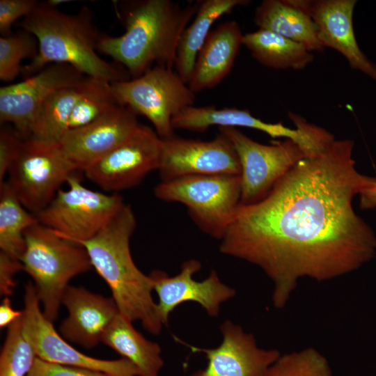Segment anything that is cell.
Masks as SVG:
<instances>
[{
  "label": "cell",
  "mask_w": 376,
  "mask_h": 376,
  "mask_svg": "<svg viewBox=\"0 0 376 376\" xmlns=\"http://www.w3.org/2000/svg\"><path fill=\"white\" fill-rule=\"evenodd\" d=\"M233 146L241 167L240 203L250 205L263 198L299 160L306 157L295 141L286 139L265 145L235 127H219Z\"/></svg>",
  "instance_id": "30bf717a"
},
{
  "label": "cell",
  "mask_w": 376,
  "mask_h": 376,
  "mask_svg": "<svg viewBox=\"0 0 376 376\" xmlns=\"http://www.w3.org/2000/svg\"><path fill=\"white\" fill-rule=\"evenodd\" d=\"M158 171L166 182L194 175H240L241 167L233 144L219 133L210 141L162 139Z\"/></svg>",
  "instance_id": "4fadbf2b"
},
{
  "label": "cell",
  "mask_w": 376,
  "mask_h": 376,
  "mask_svg": "<svg viewBox=\"0 0 376 376\" xmlns=\"http://www.w3.org/2000/svg\"><path fill=\"white\" fill-rule=\"evenodd\" d=\"M84 80L56 91L42 103L32 120L29 138L54 143L61 141L68 130L70 117L81 93Z\"/></svg>",
  "instance_id": "484cf974"
},
{
  "label": "cell",
  "mask_w": 376,
  "mask_h": 376,
  "mask_svg": "<svg viewBox=\"0 0 376 376\" xmlns=\"http://www.w3.org/2000/svg\"><path fill=\"white\" fill-rule=\"evenodd\" d=\"M76 171L60 143L29 138L23 140L7 181L24 207L35 214Z\"/></svg>",
  "instance_id": "ba28073f"
},
{
  "label": "cell",
  "mask_w": 376,
  "mask_h": 376,
  "mask_svg": "<svg viewBox=\"0 0 376 376\" xmlns=\"http://www.w3.org/2000/svg\"><path fill=\"white\" fill-rule=\"evenodd\" d=\"M243 37L235 20L224 22L210 31L197 56L188 84L194 93L215 87L228 76Z\"/></svg>",
  "instance_id": "44dd1931"
},
{
  "label": "cell",
  "mask_w": 376,
  "mask_h": 376,
  "mask_svg": "<svg viewBox=\"0 0 376 376\" xmlns=\"http://www.w3.org/2000/svg\"><path fill=\"white\" fill-rule=\"evenodd\" d=\"M356 0L308 1V10L324 47L340 53L350 66L376 81V65L361 50L354 34L353 13Z\"/></svg>",
  "instance_id": "d6986e66"
},
{
  "label": "cell",
  "mask_w": 376,
  "mask_h": 376,
  "mask_svg": "<svg viewBox=\"0 0 376 376\" xmlns=\"http://www.w3.org/2000/svg\"><path fill=\"white\" fill-rule=\"evenodd\" d=\"M38 42L37 56L23 66L22 74L30 77L52 63H65L84 75L111 83L129 79L127 72L97 54L102 33L87 6L77 13H63L47 2H38L34 10L18 23Z\"/></svg>",
  "instance_id": "277c9868"
},
{
  "label": "cell",
  "mask_w": 376,
  "mask_h": 376,
  "mask_svg": "<svg viewBox=\"0 0 376 376\" xmlns=\"http://www.w3.org/2000/svg\"><path fill=\"white\" fill-rule=\"evenodd\" d=\"M268 376H332V371L320 352L308 347L281 355L270 366Z\"/></svg>",
  "instance_id": "4dcf8cb0"
},
{
  "label": "cell",
  "mask_w": 376,
  "mask_h": 376,
  "mask_svg": "<svg viewBox=\"0 0 376 376\" xmlns=\"http://www.w3.org/2000/svg\"><path fill=\"white\" fill-rule=\"evenodd\" d=\"M23 270L33 279L45 317L57 318L63 293L75 276L91 269L85 248L38 223L24 233Z\"/></svg>",
  "instance_id": "5b68a950"
},
{
  "label": "cell",
  "mask_w": 376,
  "mask_h": 376,
  "mask_svg": "<svg viewBox=\"0 0 376 376\" xmlns=\"http://www.w3.org/2000/svg\"><path fill=\"white\" fill-rule=\"evenodd\" d=\"M22 331L36 357L51 363L83 368L109 376H139L129 360H104L83 354L58 334L44 315L35 286L29 282L24 288Z\"/></svg>",
  "instance_id": "8fae6325"
},
{
  "label": "cell",
  "mask_w": 376,
  "mask_h": 376,
  "mask_svg": "<svg viewBox=\"0 0 376 376\" xmlns=\"http://www.w3.org/2000/svg\"><path fill=\"white\" fill-rule=\"evenodd\" d=\"M23 270L20 260L0 251V293L4 297H9L13 293L16 283L15 275Z\"/></svg>",
  "instance_id": "e575fe53"
},
{
  "label": "cell",
  "mask_w": 376,
  "mask_h": 376,
  "mask_svg": "<svg viewBox=\"0 0 376 376\" xmlns=\"http://www.w3.org/2000/svg\"><path fill=\"white\" fill-rule=\"evenodd\" d=\"M221 343L215 348L196 347L179 340L194 352H203L208 360L204 370L191 376H268L270 366L279 358L277 350L258 347L254 336L226 320L220 327Z\"/></svg>",
  "instance_id": "e0dca14e"
},
{
  "label": "cell",
  "mask_w": 376,
  "mask_h": 376,
  "mask_svg": "<svg viewBox=\"0 0 376 376\" xmlns=\"http://www.w3.org/2000/svg\"><path fill=\"white\" fill-rule=\"evenodd\" d=\"M139 125L132 110L116 104L91 123L68 130L59 143L77 170L84 171L129 138Z\"/></svg>",
  "instance_id": "ac0fdd59"
},
{
  "label": "cell",
  "mask_w": 376,
  "mask_h": 376,
  "mask_svg": "<svg viewBox=\"0 0 376 376\" xmlns=\"http://www.w3.org/2000/svg\"><path fill=\"white\" fill-rule=\"evenodd\" d=\"M111 82L86 77L81 93L72 109L68 130L85 126L118 104Z\"/></svg>",
  "instance_id": "83f0119b"
},
{
  "label": "cell",
  "mask_w": 376,
  "mask_h": 376,
  "mask_svg": "<svg viewBox=\"0 0 376 376\" xmlns=\"http://www.w3.org/2000/svg\"><path fill=\"white\" fill-rule=\"evenodd\" d=\"M36 0H0V33L1 36L10 34L14 22L29 15L36 7Z\"/></svg>",
  "instance_id": "1f68e13d"
},
{
  "label": "cell",
  "mask_w": 376,
  "mask_h": 376,
  "mask_svg": "<svg viewBox=\"0 0 376 376\" xmlns=\"http://www.w3.org/2000/svg\"><path fill=\"white\" fill-rule=\"evenodd\" d=\"M111 86L117 103L148 118L162 139L175 135L173 118L194 106L196 98V93L175 71L159 66Z\"/></svg>",
  "instance_id": "52a82bcc"
},
{
  "label": "cell",
  "mask_w": 376,
  "mask_h": 376,
  "mask_svg": "<svg viewBox=\"0 0 376 376\" xmlns=\"http://www.w3.org/2000/svg\"><path fill=\"white\" fill-rule=\"evenodd\" d=\"M136 226L132 207L124 203L95 235L75 242L86 250L92 267L110 288L120 314L132 322L140 321L144 329L157 335L163 324L152 296V281L136 267L130 249Z\"/></svg>",
  "instance_id": "3957f363"
},
{
  "label": "cell",
  "mask_w": 376,
  "mask_h": 376,
  "mask_svg": "<svg viewBox=\"0 0 376 376\" xmlns=\"http://www.w3.org/2000/svg\"><path fill=\"white\" fill-rule=\"evenodd\" d=\"M253 20L259 29L297 42L311 52L325 49L310 15L308 0H264L256 8Z\"/></svg>",
  "instance_id": "7402d4cb"
},
{
  "label": "cell",
  "mask_w": 376,
  "mask_h": 376,
  "mask_svg": "<svg viewBox=\"0 0 376 376\" xmlns=\"http://www.w3.org/2000/svg\"><path fill=\"white\" fill-rule=\"evenodd\" d=\"M199 1L181 7L171 0H136L123 3L125 33H101L100 52L121 64L134 79L159 66L173 69L180 37L195 16Z\"/></svg>",
  "instance_id": "7a4b0ae2"
},
{
  "label": "cell",
  "mask_w": 376,
  "mask_h": 376,
  "mask_svg": "<svg viewBox=\"0 0 376 376\" xmlns=\"http://www.w3.org/2000/svg\"><path fill=\"white\" fill-rule=\"evenodd\" d=\"M38 42L29 31L21 29L0 37V79L11 81L22 73V63L33 59L38 52Z\"/></svg>",
  "instance_id": "f546056e"
},
{
  "label": "cell",
  "mask_w": 376,
  "mask_h": 376,
  "mask_svg": "<svg viewBox=\"0 0 376 376\" xmlns=\"http://www.w3.org/2000/svg\"><path fill=\"white\" fill-rule=\"evenodd\" d=\"M295 129L285 127L281 123H270L253 116L248 109L214 106H191L172 120L175 129L196 132H205L211 126L219 127H242L258 130L272 138L285 137L297 143L305 153L312 152L316 147L318 133L315 126L304 118L297 116L292 119Z\"/></svg>",
  "instance_id": "2e32d148"
},
{
  "label": "cell",
  "mask_w": 376,
  "mask_h": 376,
  "mask_svg": "<svg viewBox=\"0 0 376 376\" xmlns=\"http://www.w3.org/2000/svg\"><path fill=\"white\" fill-rule=\"evenodd\" d=\"M201 268L198 260H189L182 264L175 276H169L159 270L149 275L158 297L157 311L163 324H167L170 313L184 302H196L210 316L216 317L221 304L235 295V289L222 283L214 270L205 279L194 280V274Z\"/></svg>",
  "instance_id": "9a60e30c"
},
{
  "label": "cell",
  "mask_w": 376,
  "mask_h": 376,
  "mask_svg": "<svg viewBox=\"0 0 376 376\" xmlns=\"http://www.w3.org/2000/svg\"><path fill=\"white\" fill-rule=\"evenodd\" d=\"M87 76L65 63H52L16 84L0 88V123H10L29 138L32 120L42 103L56 91L77 85Z\"/></svg>",
  "instance_id": "5bb4252c"
},
{
  "label": "cell",
  "mask_w": 376,
  "mask_h": 376,
  "mask_svg": "<svg viewBox=\"0 0 376 376\" xmlns=\"http://www.w3.org/2000/svg\"><path fill=\"white\" fill-rule=\"evenodd\" d=\"M22 331V315L8 327L0 354V376H26L36 358Z\"/></svg>",
  "instance_id": "f1b7e54d"
},
{
  "label": "cell",
  "mask_w": 376,
  "mask_h": 376,
  "mask_svg": "<svg viewBox=\"0 0 376 376\" xmlns=\"http://www.w3.org/2000/svg\"><path fill=\"white\" fill-rule=\"evenodd\" d=\"M359 206L362 210H370L376 207V177L374 183L359 194Z\"/></svg>",
  "instance_id": "8d00e7d4"
},
{
  "label": "cell",
  "mask_w": 376,
  "mask_h": 376,
  "mask_svg": "<svg viewBox=\"0 0 376 376\" xmlns=\"http://www.w3.org/2000/svg\"><path fill=\"white\" fill-rule=\"evenodd\" d=\"M101 342L132 362L139 376H159L164 365L159 345L147 340L120 313L106 328Z\"/></svg>",
  "instance_id": "cb8c5ba5"
},
{
  "label": "cell",
  "mask_w": 376,
  "mask_h": 376,
  "mask_svg": "<svg viewBox=\"0 0 376 376\" xmlns=\"http://www.w3.org/2000/svg\"><path fill=\"white\" fill-rule=\"evenodd\" d=\"M162 138L140 123L135 132L85 171L86 176L107 191L138 185L152 171L158 170Z\"/></svg>",
  "instance_id": "7c38bea8"
},
{
  "label": "cell",
  "mask_w": 376,
  "mask_h": 376,
  "mask_svg": "<svg viewBox=\"0 0 376 376\" xmlns=\"http://www.w3.org/2000/svg\"><path fill=\"white\" fill-rule=\"evenodd\" d=\"M242 45L260 63L274 69L302 70L314 59L303 45L266 29L244 34Z\"/></svg>",
  "instance_id": "d4e9b609"
},
{
  "label": "cell",
  "mask_w": 376,
  "mask_h": 376,
  "mask_svg": "<svg viewBox=\"0 0 376 376\" xmlns=\"http://www.w3.org/2000/svg\"><path fill=\"white\" fill-rule=\"evenodd\" d=\"M24 139L14 129L1 126L0 130V183L17 156Z\"/></svg>",
  "instance_id": "d6a6232c"
},
{
  "label": "cell",
  "mask_w": 376,
  "mask_h": 376,
  "mask_svg": "<svg viewBox=\"0 0 376 376\" xmlns=\"http://www.w3.org/2000/svg\"><path fill=\"white\" fill-rule=\"evenodd\" d=\"M23 315V311L14 310L9 297H4L0 305V327H8L14 320Z\"/></svg>",
  "instance_id": "d590c367"
},
{
  "label": "cell",
  "mask_w": 376,
  "mask_h": 376,
  "mask_svg": "<svg viewBox=\"0 0 376 376\" xmlns=\"http://www.w3.org/2000/svg\"><path fill=\"white\" fill-rule=\"evenodd\" d=\"M62 304L68 315L61 322L59 333L68 342L91 349L101 342L106 328L119 313L112 297L91 292L82 287L68 285Z\"/></svg>",
  "instance_id": "ffe728a7"
},
{
  "label": "cell",
  "mask_w": 376,
  "mask_h": 376,
  "mask_svg": "<svg viewBox=\"0 0 376 376\" xmlns=\"http://www.w3.org/2000/svg\"><path fill=\"white\" fill-rule=\"evenodd\" d=\"M250 3L249 0L199 1L193 22L180 37L175 60V72L186 84L190 81L197 56L214 22L234 8Z\"/></svg>",
  "instance_id": "603a6c76"
},
{
  "label": "cell",
  "mask_w": 376,
  "mask_h": 376,
  "mask_svg": "<svg viewBox=\"0 0 376 376\" xmlns=\"http://www.w3.org/2000/svg\"><path fill=\"white\" fill-rule=\"evenodd\" d=\"M26 376H109L90 369L51 363L36 357Z\"/></svg>",
  "instance_id": "836d02e7"
},
{
  "label": "cell",
  "mask_w": 376,
  "mask_h": 376,
  "mask_svg": "<svg viewBox=\"0 0 376 376\" xmlns=\"http://www.w3.org/2000/svg\"><path fill=\"white\" fill-rule=\"evenodd\" d=\"M354 142L334 140L299 160L262 200L240 204L220 252L259 267L283 308L298 280L322 281L352 272L376 255V236L354 210V197L375 178L360 173Z\"/></svg>",
  "instance_id": "6da1fadb"
},
{
  "label": "cell",
  "mask_w": 376,
  "mask_h": 376,
  "mask_svg": "<svg viewBox=\"0 0 376 376\" xmlns=\"http://www.w3.org/2000/svg\"><path fill=\"white\" fill-rule=\"evenodd\" d=\"M67 183L69 188L60 189L52 201L35 215L40 224L71 241L86 240L95 235L125 203L117 194L87 188L75 173Z\"/></svg>",
  "instance_id": "9c48e42d"
},
{
  "label": "cell",
  "mask_w": 376,
  "mask_h": 376,
  "mask_svg": "<svg viewBox=\"0 0 376 376\" xmlns=\"http://www.w3.org/2000/svg\"><path fill=\"white\" fill-rule=\"evenodd\" d=\"M15 194L8 181L0 183V251L21 260L25 249V231L38 224Z\"/></svg>",
  "instance_id": "4316f807"
},
{
  "label": "cell",
  "mask_w": 376,
  "mask_h": 376,
  "mask_svg": "<svg viewBox=\"0 0 376 376\" xmlns=\"http://www.w3.org/2000/svg\"><path fill=\"white\" fill-rule=\"evenodd\" d=\"M154 194L160 200L185 205L204 233L221 240L240 203V175H194L161 181Z\"/></svg>",
  "instance_id": "8992f818"
}]
</instances>
